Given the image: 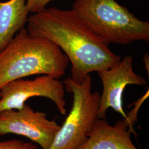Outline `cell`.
I'll use <instances>...</instances> for the list:
<instances>
[{
  "instance_id": "6da1fadb",
  "label": "cell",
  "mask_w": 149,
  "mask_h": 149,
  "mask_svg": "<svg viewBox=\"0 0 149 149\" xmlns=\"http://www.w3.org/2000/svg\"><path fill=\"white\" fill-rule=\"evenodd\" d=\"M27 30L31 36L50 40L61 49L71 64L70 78L77 84L91 72L109 69L121 60L72 10L46 8L28 17Z\"/></svg>"
},
{
  "instance_id": "7a4b0ae2",
  "label": "cell",
  "mask_w": 149,
  "mask_h": 149,
  "mask_svg": "<svg viewBox=\"0 0 149 149\" xmlns=\"http://www.w3.org/2000/svg\"><path fill=\"white\" fill-rule=\"evenodd\" d=\"M69 60L53 42L33 36L23 28L0 53V90L11 81L35 74L59 79Z\"/></svg>"
},
{
  "instance_id": "3957f363",
  "label": "cell",
  "mask_w": 149,
  "mask_h": 149,
  "mask_svg": "<svg viewBox=\"0 0 149 149\" xmlns=\"http://www.w3.org/2000/svg\"><path fill=\"white\" fill-rule=\"evenodd\" d=\"M72 10L90 31L108 44L149 42V22L139 19L115 0H76Z\"/></svg>"
},
{
  "instance_id": "277c9868",
  "label": "cell",
  "mask_w": 149,
  "mask_h": 149,
  "mask_svg": "<svg viewBox=\"0 0 149 149\" xmlns=\"http://www.w3.org/2000/svg\"><path fill=\"white\" fill-rule=\"evenodd\" d=\"M65 90L73 95L69 114L60 126L49 149H78L87 140L97 113L101 95L92 92L90 75L77 84L70 77L63 81Z\"/></svg>"
},
{
  "instance_id": "5b68a950",
  "label": "cell",
  "mask_w": 149,
  "mask_h": 149,
  "mask_svg": "<svg viewBox=\"0 0 149 149\" xmlns=\"http://www.w3.org/2000/svg\"><path fill=\"white\" fill-rule=\"evenodd\" d=\"M60 125L47 118V113L34 111L25 104L19 110L0 112V135L14 134L30 139L42 149H49Z\"/></svg>"
},
{
  "instance_id": "8992f818",
  "label": "cell",
  "mask_w": 149,
  "mask_h": 149,
  "mask_svg": "<svg viewBox=\"0 0 149 149\" xmlns=\"http://www.w3.org/2000/svg\"><path fill=\"white\" fill-rule=\"evenodd\" d=\"M0 112L21 109L30 98L43 97L53 102L61 114H66L64 84L48 75L34 80L21 79L11 81L0 90Z\"/></svg>"
},
{
  "instance_id": "52a82bcc",
  "label": "cell",
  "mask_w": 149,
  "mask_h": 149,
  "mask_svg": "<svg viewBox=\"0 0 149 149\" xmlns=\"http://www.w3.org/2000/svg\"><path fill=\"white\" fill-rule=\"evenodd\" d=\"M97 73L103 85L98 118L105 119L109 108H112L124 118H127L128 116L123 108V93L124 89L128 85L145 86L147 84L144 77L134 71L132 56L127 55L111 68Z\"/></svg>"
},
{
  "instance_id": "ba28073f",
  "label": "cell",
  "mask_w": 149,
  "mask_h": 149,
  "mask_svg": "<svg viewBox=\"0 0 149 149\" xmlns=\"http://www.w3.org/2000/svg\"><path fill=\"white\" fill-rule=\"evenodd\" d=\"M127 114V118L118 120L113 126L105 119L98 118L87 140L78 149H138L131 139L138 112L133 109Z\"/></svg>"
},
{
  "instance_id": "9c48e42d",
  "label": "cell",
  "mask_w": 149,
  "mask_h": 149,
  "mask_svg": "<svg viewBox=\"0 0 149 149\" xmlns=\"http://www.w3.org/2000/svg\"><path fill=\"white\" fill-rule=\"evenodd\" d=\"M26 2L27 0L0 2V53L27 23L29 12Z\"/></svg>"
},
{
  "instance_id": "30bf717a",
  "label": "cell",
  "mask_w": 149,
  "mask_h": 149,
  "mask_svg": "<svg viewBox=\"0 0 149 149\" xmlns=\"http://www.w3.org/2000/svg\"><path fill=\"white\" fill-rule=\"evenodd\" d=\"M0 149H38V147L32 142L12 139L0 141Z\"/></svg>"
},
{
  "instance_id": "8fae6325",
  "label": "cell",
  "mask_w": 149,
  "mask_h": 149,
  "mask_svg": "<svg viewBox=\"0 0 149 149\" xmlns=\"http://www.w3.org/2000/svg\"><path fill=\"white\" fill-rule=\"evenodd\" d=\"M52 0H27V6L29 12L36 13L43 11Z\"/></svg>"
},
{
  "instance_id": "7c38bea8",
  "label": "cell",
  "mask_w": 149,
  "mask_h": 149,
  "mask_svg": "<svg viewBox=\"0 0 149 149\" xmlns=\"http://www.w3.org/2000/svg\"><path fill=\"white\" fill-rule=\"evenodd\" d=\"M149 55L148 54H146L144 56V58H143V61H144V63L145 64V68L146 70H148V74H149Z\"/></svg>"
},
{
  "instance_id": "4fadbf2b",
  "label": "cell",
  "mask_w": 149,
  "mask_h": 149,
  "mask_svg": "<svg viewBox=\"0 0 149 149\" xmlns=\"http://www.w3.org/2000/svg\"><path fill=\"white\" fill-rule=\"evenodd\" d=\"M0 95H1V93H0Z\"/></svg>"
}]
</instances>
